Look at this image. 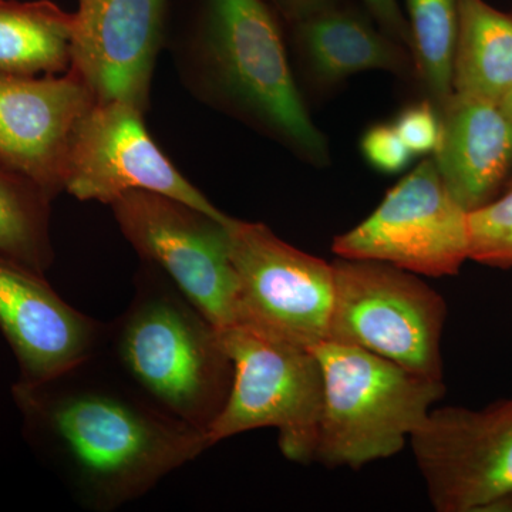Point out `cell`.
Returning <instances> with one entry per match:
<instances>
[{
  "label": "cell",
  "mask_w": 512,
  "mask_h": 512,
  "mask_svg": "<svg viewBox=\"0 0 512 512\" xmlns=\"http://www.w3.org/2000/svg\"><path fill=\"white\" fill-rule=\"evenodd\" d=\"M409 441L434 510L493 512L512 498V399L431 409Z\"/></svg>",
  "instance_id": "obj_10"
},
{
  "label": "cell",
  "mask_w": 512,
  "mask_h": 512,
  "mask_svg": "<svg viewBox=\"0 0 512 512\" xmlns=\"http://www.w3.org/2000/svg\"><path fill=\"white\" fill-rule=\"evenodd\" d=\"M510 188H512V175H511L510 180H508L507 185H505L504 190H510Z\"/></svg>",
  "instance_id": "obj_27"
},
{
  "label": "cell",
  "mask_w": 512,
  "mask_h": 512,
  "mask_svg": "<svg viewBox=\"0 0 512 512\" xmlns=\"http://www.w3.org/2000/svg\"><path fill=\"white\" fill-rule=\"evenodd\" d=\"M501 109L507 114L508 119L512 121V90L505 94L504 99L500 101Z\"/></svg>",
  "instance_id": "obj_26"
},
{
  "label": "cell",
  "mask_w": 512,
  "mask_h": 512,
  "mask_svg": "<svg viewBox=\"0 0 512 512\" xmlns=\"http://www.w3.org/2000/svg\"><path fill=\"white\" fill-rule=\"evenodd\" d=\"M110 207L141 259L163 271L215 328L238 325V279L227 214L214 217L148 191L127 192Z\"/></svg>",
  "instance_id": "obj_7"
},
{
  "label": "cell",
  "mask_w": 512,
  "mask_h": 512,
  "mask_svg": "<svg viewBox=\"0 0 512 512\" xmlns=\"http://www.w3.org/2000/svg\"><path fill=\"white\" fill-rule=\"evenodd\" d=\"M144 114L123 101H96L70 141L64 191L109 205L130 191L156 192L224 217L165 156L148 133Z\"/></svg>",
  "instance_id": "obj_11"
},
{
  "label": "cell",
  "mask_w": 512,
  "mask_h": 512,
  "mask_svg": "<svg viewBox=\"0 0 512 512\" xmlns=\"http://www.w3.org/2000/svg\"><path fill=\"white\" fill-rule=\"evenodd\" d=\"M512 90V10L458 0L453 92L500 103Z\"/></svg>",
  "instance_id": "obj_17"
},
{
  "label": "cell",
  "mask_w": 512,
  "mask_h": 512,
  "mask_svg": "<svg viewBox=\"0 0 512 512\" xmlns=\"http://www.w3.org/2000/svg\"><path fill=\"white\" fill-rule=\"evenodd\" d=\"M332 251L419 276H454L470 259L468 212L447 190L433 158H426L369 217L333 239Z\"/></svg>",
  "instance_id": "obj_9"
},
{
  "label": "cell",
  "mask_w": 512,
  "mask_h": 512,
  "mask_svg": "<svg viewBox=\"0 0 512 512\" xmlns=\"http://www.w3.org/2000/svg\"><path fill=\"white\" fill-rule=\"evenodd\" d=\"M292 26V49L305 82L316 93L329 92L356 74L382 70L414 76L412 53L372 20L339 3Z\"/></svg>",
  "instance_id": "obj_16"
},
{
  "label": "cell",
  "mask_w": 512,
  "mask_h": 512,
  "mask_svg": "<svg viewBox=\"0 0 512 512\" xmlns=\"http://www.w3.org/2000/svg\"><path fill=\"white\" fill-rule=\"evenodd\" d=\"M323 376L315 461L359 470L400 453L444 380L429 379L356 346L325 340L315 349Z\"/></svg>",
  "instance_id": "obj_4"
},
{
  "label": "cell",
  "mask_w": 512,
  "mask_h": 512,
  "mask_svg": "<svg viewBox=\"0 0 512 512\" xmlns=\"http://www.w3.org/2000/svg\"><path fill=\"white\" fill-rule=\"evenodd\" d=\"M52 201L32 178L0 160V254L45 274L55 261Z\"/></svg>",
  "instance_id": "obj_19"
},
{
  "label": "cell",
  "mask_w": 512,
  "mask_h": 512,
  "mask_svg": "<svg viewBox=\"0 0 512 512\" xmlns=\"http://www.w3.org/2000/svg\"><path fill=\"white\" fill-rule=\"evenodd\" d=\"M74 13L52 0H0V73L55 76L72 66Z\"/></svg>",
  "instance_id": "obj_18"
},
{
  "label": "cell",
  "mask_w": 512,
  "mask_h": 512,
  "mask_svg": "<svg viewBox=\"0 0 512 512\" xmlns=\"http://www.w3.org/2000/svg\"><path fill=\"white\" fill-rule=\"evenodd\" d=\"M225 225L238 279V325L308 349L328 340L332 262L292 247L262 222L228 215Z\"/></svg>",
  "instance_id": "obj_8"
},
{
  "label": "cell",
  "mask_w": 512,
  "mask_h": 512,
  "mask_svg": "<svg viewBox=\"0 0 512 512\" xmlns=\"http://www.w3.org/2000/svg\"><path fill=\"white\" fill-rule=\"evenodd\" d=\"M107 325L76 311L45 274L0 254V330L20 383H42L99 352Z\"/></svg>",
  "instance_id": "obj_14"
},
{
  "label": "cell",
  "mask_w": 512,
  "mask_h": 512,
  "mask_svg": "<svg viewBox=\"0 0 512 512\" xmlns=\"http://www.w3.org/2000/svg\"><path fill=\"white\" fill-rule=\"evenodd\" d=\"M370 19L386 33L410 50V29L399 0H362ZM412 53V52H410Z\"/></svg>",
  "instance_id": "obj_24"
},
{
  "label": "cell",
  "mask_w": 512,
  "mask_h": 512,
  "mask_svg": "<svg viewBox=\"0 0 512 512\" xmlns=\"http://www.w3.org/2000/svg\"><path fill=\"white\" fill-rule=\"evenodd\" d=\"M72 66L97 103L123 101L146 113L167 40L168 0H77Z\"/></svg>",
  "instance_id": "obj_12"
},
{
  "label": "cell",
  "mask_w": 512,
  "mask_h": 512,
  "mask_svg": "<svg viewBox=\"0 0 512 512\" xmlns=\"http://www.w3.org/2000/svg\"><path fill=\"white\" fill-rule=\"evenodd\" d=\"M234 365L227 403L208 446L256 429H276L289 461H315L323 399L322 367L315 350L235 325L218 329Z\"/></svg>",
  "instance_id": "obj_5"
},
{
  "label": "cell",
  "mask_w": 512,
  "mask_h": 512,
  "mask_svg": "<svg viewBox=\"0 0 512 512\" xmlns=\"http://www.w3.org/2000/svg\"><path fill=\"white\" fill-rule=\"evenodd\" d=\"M134 285L101 349L151 402L207 436L234 379L220 332L157 266L144 262Z\"/></svg>",
  "instance_id": "obj_3"
},
{
  "label": "cell",
  "mask_w": 512,
  "mask_h": 512,
  "mask_svg": "<svg viewBox=\"0 0 512 512\" xmlns=\"http://www.w3.org/2000/svg\"><path fill=\"white\" fill-rule=\"evenodd\" d=\"M188 92L271 138L305 163H330L289 59L284 30L265 0H198L171 43Z\"/></svg>",
  "instance_id": "obj_2"
},
{
  "label": "cell",
  "mask_w": 512,
  "mask_h": 512,
  "mask_svg": "<svg viewBox=\"0 0 512 512\" xmlns=\"http://www.w3.org/2000/svg\"><path fill=\"white\" fill-rule=\"evenodd\" d=\"M329 338L444 380L447 305L419 275L384 262L338 258Z\"/></svg>",
  "instance_id": "obj_6"
},
{
  "label": "cell",
  "mask_w": 512,
  "mask_h": 512,
  "mask_svg": "<svg viewBox=\"0 0 512 512\" xmlns=\"http://www.w3.org/2000/svg\"><path fill=\"white\" fill-rule=\"evenodd\" d=\"M13 396L29 440L89 511L143 497L210 448L202 431L151 402L103 349L46 382L16 383Z\"/></svg>",
  "instance_id": "obj_1"
},
{
  "label": "cell",
  "mask_w": 512,
  "mask_h": 512,
  "mask_svg": "<svg viewBox=\"0 0 512 512\" xmlns=\"http://www.w3.org/2000/svg\"><path fill=\"white\" fill-rule=\"evenodd\" d=\"M470 259L493 268H512V188L468 212Z\"/></svg>",
  "instance_id": "obj_21"
},
{
  "label": "cell",
  "mask_w": 512,
  "mask_h": 512,
  "mask_svg": "<svg viewBox=\"0 0 512 512\" xmlns=\"http://www.w3.org/2000/svg\"><path fill=\"white\" fill-rule=\"evenodd\" d=\"M360 151L373 170L387 175L402 173L414 158L393 124L367 128L360 140Z\"/></svg>",
  "instance_id": "obj_23"
},
{
  "label": "cell",
  "mask_w": 512,
  "mask_h": 512,
  "mask_svg": "<svg viewBox=\"0 0 512 512\" xmlns=\"http://www.w3.org/2000/svg\"><path fill=\"white\" fill-rule=\"evenodd\" d=\"M414 76L441 111L453 96L458 0H406Z\"/></svg>",
  "instance_id": "obj_20"
},
{
  "label": "cell",
  "mask_w": 512,
  "mask_h": 512,
  "mask_svg": "<svg viewBox=\"0 0 512 512\" xmlns=\"http://www.w3.org/2000/svg\"><path fill=\"white\" fill-rule=\"evenodd\" d=\"M393 126L414 157L436 153L441 137V117L430 100L407 106L397 114Z\"/></svg>",
  "instance_id": "obj_22"
},
{
  "label": "cell",
  "mask_w": 512,
  "mask_h": 512,
  "mask_svg": "<svg viewBox=\"0 0 512 512\" xmlns=\"http://www.w3.org/2000/svg\"><path fill=\"white\" fill-rule=\"evenodd\" d=\"M434 163L467 212L498 197L512 175V121L497 101L453 93L440 111Z\"/></svg>",
  "instance_id": "obj_15"
},
{
  "label": "cell",
  "mask_w": 512,
  "mask_h": 512,
  "mask_svg": "<svg viewBox=\"0 0 512 512\" xmlns=\"http://www.w3.org/2000/svg\"><path fill=\"white\" fill-rule=\"evenodd\" d=\"M94 103L72 70L55 76L0 73V160L55 200L64 191L74 130Z\"/></svg>",
  "instance_id": "obj_13"
},
{
  "label": "cell",
  "mask_w": 512,
  "mask_h": 512,
  "mask_svg": "<svg viewBox=\"0 0 512 512\" xmlns=\"http://www.w3.org/2000/svg\"><path fill=\"white\" fill-rule=\"evenodd\" d=\"M336 3L338 0H276V5L288 23L306 18Z\"/></svg>",
  "instance_id": "obj_25"
}]
</instances>
